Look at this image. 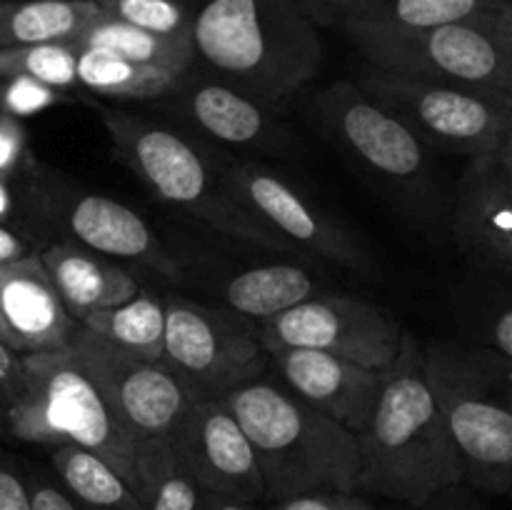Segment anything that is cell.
Returning a JSON list of instances; mask_svg holds the SVG:
<instances>
[{
    "label": "cell",
    "instance_id": "obj_24",
    "mask_svg": "<svg viewBox=\"0 0 512 510\" xmlns=\"http://www.w3.org/2000/svg\"><path fill=\"white\" fill-rule=\"evenodd\" d=\"M80 325L133 358L163 360L165 300L148 290H138V295L115 308L85 315Z\"/></svg>",
    "mask_w": 512,
    "mask_h": 510
},
{
    "label": "cell",
    "instance_id": "obj_40",
    "mask_svg": "<svg viewBox=\"0 0 512 510\" xmlns=\"http://www.w3.org/2000/svg\"><path fill=\"white\" fill-rule=\"evenodd\" d=\"M13 213H15L13 183H5V180H0V223H3V220H8Z\"/></svg>",
    "mask_w": 512,
    "mask_h": 510
},
{
    "label": "cell",
    "instance_id": "obj_41",
    "mask_svg": "<svg viewBox=\"0 0 512 510\" xmlns=\"http://www.w3.org/2000/svg\"><path fill=\"white\" fill-rule=\"evenodd\" d=\"M0 340H3L5 345H10V348H13L15 353H18V343H15V338H13V335H10V330L5 328V320H3V315H0Z\"/></svg>",
    "mask_w": 512,
    "mask_h": 510
},
{
    "label": "cell",
    "instance_id": "obj_34",
    "mask_svg": "<svg viewBox=\"0 0 512 510\" xmlns=\"http://www.w3.org/2000/svg\"><path fill=\"white\" fill-rule=\"evenodd\" d=\"M265 510H375V505L355 490L323 488L275 500V503H268Z\"/></svg>",
    "mask_w": 512,
    "mask_h": 510
},
{
    "label": "cell",
    "instance_id": "obj_18",
    "mask_svg": "<svg viewBox=\"0 0 512 510\" xmlns=\"http://www.w3.org/2000/svg\"><path fill=\"white\" fill-rule=\"evenodd\" d=\"M280 383L300 400L333 418L353 435L368 423L375 408L385 370H370L358 363L308 348H280L268 353Z\"/></svg>",
    "mask_w": 512,
    "mask_h": 510
},
{
    "label": "cell",
    "instance_id": "obj_3",
    "mask_svg": "<svg viewBox=\"0 0 512 510\" xmlns=\"http://www.w3.org/2000/svg\"><path fill=\"white\" fill-rule=\"evenodd\" d=\"M258 458L265 503L310 490H355L358 440L300 400L283 383L263 378L225 395Z\"/></svg>",
    "mask_w": 512,
    "mask_h": 510
},
{
    "label": "cell",
    "instance_id": "obj_15",
    "mask_svg": "<svg viewBox=\"0 0 512 510\" xmlns=\"http://www.w3.org/2000/svg\"><path fill=\"white\" fill-rule=\"evenodd\" d=\"M450 233L478 270L508 275L512 268V140L470 158L455 185Z\"/></svg>",
    "mask_w": 512,
    "mask_h": 510
},
{
    "label": "cell",
    "instance_id": "obj_8",
    "mask_svg": "<svg viewBox=\"0 0 512 510\" xmlns=\"http://www.w3.org/2000/svg\"><path fill=\"white\" fill-rule=\"evenodd\" d=\"M315 123L375 188L423 220L438 218L440 190L430 150L350 80L313 100Z\"/></svg>",
    "mask_w": 512,
    "mask_h": 510
},
{
    "label": "cell",
    "instance_id": "obj_12",
    "mask_svg": "<svg viewBox=\"0 0 512 510\" xmlns=\"http://www.w3.org/2000/svg\"><path fill=\"white\" fill-rule=\"evenodd\" d=\"M25 208L35 218L55 225L68 240L108 255V258L133 260L163 278H178L180 265L168 253L155 230L128 205L98 193H85L48 170L35 165L25 175Z\"/></svg>",
    "mask_w": 512,
    "mask_h": 510
},
{
    "label": "cell",
    "instance_id": "obj_16",
    "mask_svg": "<svg viewBox=\"0 0 512 510\" xmlns=\"http://www.w3.org/2000/svg\"><path fill=\"white\" fill-rule=\"evenodd\" d=\"M158 105L173 120L228 148L280 153L293 145V138L275 115L278 110L198 68L188 70L178 90L158 100Z\"/></svg>",
    "mask_w": 512,
    "mask_h": 510
},
{
    "label": "cell",
    "instance_id": "obj_11",
    "mask_svg": "<svg viewBox=\"0 0 512 510\" xmlns=\"http://www.w3.org/2000/svg\"><path fill=\"white\" fill-rule=\"evenodd\" d=\"M163 363L198 403L225 398L263 378L270 360L255 320L235 310L168 298Z\"/></svg>",
    "mask_w": 512,
    "mask_h": 510
},
{
    "label": "cell",
    "instance_id": "obj_36",
    "mask_svg": "<svg viewBox=\"0 0 512 510\" xmlns=\"http://www.w3.org/2000/svg\"><path fill=\"white\" fill-rule=\"evenodd\" d=\"M0 510H33L23 460L3 450H0Z\"/></svg>",
    "mask_w": 512,
    "mask_h": 510
},
{
    "label": "cell",
    "instance_id": "obj_30",
    "mask_svg": "<svg viewBox=\"0 0 512 510\" xmlns=\"http://www.w3.org/2000/svg\"><path fill=\"white\" fill-rule=\"evenodd\" d=\"M70 100L75 98L68 90H58L40 80L23 78V75L0 78V113H8L13 118H30V115L55 108V105L70 103Z\"/></svg>",
    "mask_w": 512,
    "mask_h": 510
},
{
    "label": "cell",
    "instance_id": "obj_21",
    "mask_svg": "<svg viewBox=\"0 0 512 510\" xmlns=\"http://www.w3.org/2000/svg\"><path fill=\"white\" fill-rule=\"evenodd\" d=\"M320 28H428L483 10L510 8V0H303Z\"/></svg>",
    "mask_w": 512,
    "mask_h": 510
},
{
    "label": "cell",
    "instance_id": "obj_13",
    "mask_svg": "<svg viewBox=\"0 0 512 510\" xmlns=\"http://www.w3.org/2000/svg\"><path fill=\"white\" fill-rule=\"evenodd\" d=\"M265 353L308 348L338 355L370 370H388L398 360L405 330L388 310L353 298L320 293L258 323Z\"/></svg>",
    "mask_w": 512,
    "mask_h": 510
},
{
    "label": "cell",
    "instance_id": "obj_10",
    "mask_svg": "<svg viewBox=\"0 0 512 510\" xmlns=\"http://www.w3.org/2000/svg\"><path fill=\"white\" fill-rule=\"evenodd\" d=\"M353 83L428 150L470 160L512 140V95L430 83L373 65Z\"/></svg>",
    "mask_w": 512,
    "mask_h": 510
},
{
    "label": "cell",
    "instance_id": "obj_38",
    "mask_svg": "<svg viewBox=\"0 0 512 510\" xmlns=\"http://www.w3.org/2000/svg\"><path fill=\"white\" fill-rule=\"evenodd\" d=\"M28 253H30L28 243H25L15 230L5 228V225L0 223V265L13 263V260L23 258V255Z\"/></svg>",
    "mask_w": 512,
    "mask_h": 510
},
{
    "label": "cell",
    "instance_id": "obj_6",
    "mask_svg": "<svg viewBox=\"0 0 512 510\" xmlns=\"http://www.w3.org/2000/svg\"><path fill=\"white\" fill-rule=\"evenodd\" d=\"M335 30L373 68L512 95V5L428 28L340 25Z\"/></svg>",
    "mask_w": 512,
    "mask_h": 510
},
{
    "label": "cell",
    "instance_id": "obj_20",
    "mask_svg": "<svg viewBox=\"0 0 512 510\" xmlns=\"http://www.w3.org/2000/svg\"><path fill=\"white\" fill-rule=\"evenodd\" d=\"M38 255L65 310L78 323L85 315L125 303L140 290L138 280L128 270L73 240L50 245Z\"/></svg>",
    "mask_w": 512,
    "mask_h": 510
},
{
    "label": "cell",
    "instance_id": "obj_22",
    "mask_svg": "<svg viewBox=\"0 0 512 510\" xmlns=\"http://www.w3.org/2000/svg\"><path fill=\"white\" fill-rule=\"evenodd\" d=\"M75 50H78V88H85L100 98L158 103L173 95L188 75V70L180 73V70L160 68V65L133 63L105 50Z\"/></svg>",
    "mask_w": 512,
    "mask_h": 510
},
{
    "label": "cell",
    "instance_id": "obj_7",
    "mask_svg": "<svg viewBox=\"0 0 512 510\" xmlns=\"http://www.w3.org/2000/svg\"><path fill=\"white\" fill-rule=\"evenodd\" d=\"M20 358L30 378V398L10 423L8 438L50 450L58 445L90 450L145 503L150 483L138 450L88 373L70 358L68 350L20 353Z\"/></svg>",
    "mask_w": 512,
    "mask_h": 510
},
{
    "label": "cell",
    "instance_id": "obj_4",
    "mask_svg": "<svg viewBox=\"0 0 512 510\" xmlns=\"http://www.w3.org/2000/svg\"><path fill=\"white\" fill-rule=\"evenodd\" d=\"M120 163L158 200L230 240L273 253H298L278 233L230 200L208 155L163 120L118 108H98Z\"/></svg>",
    "mask_w": 512,
    "mask_h": 510
},
{
    "label": "cell",
    "instance_id": "obj_23",
    "mask_svg": "<svg viewBox=\"0 0 512 510\" xmlns=\"http://www.w3.org/2000/svg\"><path fill=\"white\" fill-rule=\"evenodd\" d=\"M313 295H320V280L310 270L293 263L250 268L225 285V300L230 310L255 323L285 313Z\"/></svg>",
    "mask_w": 512,
    "mask_h": 510
},
{
    "label": "cell",
    "instance_id": "obj_35",
    "mask_svg": "<svg viewBox=\"0 0 512 510\" xmlns=\"http://www.w3.org/2000/svg\"><path fill=\"white\" fill-rule=\"evenodd\" d=\"M25 483H28L30 508L33 510H80L78 503L70 498L68 490L58 480V475L40 465L23 463Z\"/></svg>",
    "mask_w": 512,
    "mask_h": 510
},
{
    "label": "cell",
    "instance_id": "obj_37",
    "mask_svg": "<svg viewBox=\"0 0 512 510\" xmlns=\"http://www.w3.org/2000/svg\"><path fill=\"white\" fill-rule=\"evenodd\" d=\"M200 510H265V508L260 505V500H245V498H235V495H220V493H208V490H203Z\"/></svg>",
    "mask_w": 512,
    "mask_h": 510
},
{
    "label": "cell",
    "instance_id": "obj_14",
    "mask_svg": "<svg viewBox=\"0 0 512 510\" xmlns=\"http://www.w3.org/2000/svg\"><path fill=\"white\" fill-rule=\"evenodd\" d=\"M220 185L233 203L288 240L295 250H308L358 273H375L373 258L358 238L268 165L253 160L230 165L220 173Z\"/></svg>",
    "mask_w": 512,
    "mask_h": 510
},
{
    "label": "cell",
    "instance_id": "obj_9",
    "mask_svg": "<svg viewBox=\"0 0 512 510\" xmlns=\"http://www.w3.org/2000/svg\"><path fill=\"white\" fill-rule=\"evenodd\" d=\"M65 350L105 395L115 420L133 440L153 488L175 455L180 425L193 405L190 395L163 360L133 358L80 323L70 333Z\"/></svg>",
    "mask_w": 512,
    "mask_h": 510
},
{
    "label": "cell",
    "instance_id": "obj_5",
    "mask_svg": "<svg viewBox=\"0 0 512 510\" xmlns=\"http://www.w3.org/2000/svg\"><path fill=\"white\" fill-rule=\"evenodd\" d=\"M423 373L455 445L463 480L488 495L512 490L510 360L490 348L435 345Z\"/></svg>",
    "mask_w": 512,
    "mask_h": 510
},
{
    "label": "cell",
    "instance_id": "obj_33",
    "mask_svg": "<svg viewBox=\"0 0 512 510\" xmlns=\"http://www.w3.org/2000/svg\"><path fill=\"white\" fill-rule=\"evenodd\" d=\"M35 168L33 153L28 145V130L23 120L0 113V180L13 183L25 178Z\"/></svg>",
    "mask_w": 512,
    "mask_h": 510
},
{
    "label": "cell",
    "instance_id": "obj_2",
    "mask_svg": "<svg viewBox=\"0 0 512 510\" xmlns=\"http://www.w3.org/2000/svg\"><path fill=\"white\" fill-rule=\"evenodd\" d=\"M355 440V493L418 508L463 483V465L430 393L413 335L405 333L398 360L385 370L373 413Z\"/></svg>",
    "mask_w": 512,
    "mask_h": 510
},
{
    "label": "cell",
    "instance_id": "obj_1",
    "mask_svg": "<svg viewBox=\"0 0 512 510\" xmlns=\"http://www.w3.org/2000/svg\"><path fill=\"white\" fill-rule=\"evenodd\" d=\"M195 68L278 110L318 78L320 25L303 0H190Z\"/></svg>",
    "mask_w": 512,
    "mask_h": 510
},
{
    "label": "cell",
    "instance_id": "obj_29",
    "mask_svg": "<svg viewBox=\"0 0 512 510\" xmlns=\"http://www.w3.org/2000/svg\"><path fill=\"white\" fill-rule=\"evenodd\" d=\"M110 18L163 38H190V0H95Z\"/></svg>",
    "mask_w": 512,
    "mask_h": 510
},
{
    "label": "cell",
    "instance_id": "obj_26",
    "mask_svg": "<svg viewBox=\"0 0 512 510\" xmlns=\"http://www.w3.org/2000/svg\"><path fill=\"white\" fill-rule=\"evenodd\" d=\"M98 13L95 0H0V48L73 40Z\"/></svg>",
    "mask_w": 512,
    "mask_h": 510
},
{
    "label": "cell",
    "instance_id": "obj_39",
    "mask_svg": "<svg viewBox=\"0 0 512 510\" xmlns=\"http://www.w3.org/2000/svg\"><path fill=\"white\" fill-rule=\"evenodd\" d=\"M418 510H480L475 503H468V500H443L438 495L428 500V503L418 505Z\"/></svg>",
    "mask_w": 512,
    "mask_h": 510
},
{
    "label": "cell",
    "instance_id": "obj_19",
    "mask_svg": "<svg viewBox=\"0 0 512 510\" xmlns=\"http://www.w3.org/2000/svg\"><path fill=\"white\" fill-rule=\"evenodd\" d=\"M0 315L18 353L65 350L78 325L65 310L38 253L0 265Z\"/></svg>",
    "mask_w": 512,
    "mask_h": 510
},
{
    "label": "cell",
    "instance_id": "obj_17",
    "mask_svg": "<svg viewBox=\"0 0 512 510\" xmlns=\"http://www.w3.org/2000/svg\"><path fill=\"white\" fill-rule=\"evenodd\" d=\"M175 453L200 490L265 500L255 450L225 398L190 405L175 440Z\"/></svg>",
    "mask_w": 512,
    "mask_h": 510
},
{
    "label": "cell",
    "instance_id": "obj_31",
    "mask_svg": "<svg viewBox=\"0 0 512 510\" xmlns=\"http://www.w3.org/2000/svg\"><path fill=\"white\" fill-rule=\"evenodd\" d=\"M200 498H203V490L175 453L168 468L153 483L143 505L145 510H200Z\"/></svg>",
    "mask_w": 512,
    "mask_h": 510
},
{
    "label": "cell",
    "instance_id": "obj_28",
    "mask_svg": "<svg viewBox=\"0 0 512 510\" xmlns=\"http://www.w3.org/2000/svg\"><path fill=\"white\" fill-rule=\"evenodd\" d=\"M40 80L58 90L78 88V50L70 40L0 48V78Z\"/></svg>",
    "mask_w": 512,
    "mask_h": 510
},
{
    "label": "cell",
    "instance_id": "obj_27",
    "mask_svg": "<svg viewBox=\"0 0 512 510\" xmlns=\"http://www.w3.org/2000/svg\"><path fill=\"white\" fill-rule=\"evenodd\" d=\"M53 473L80 510H145L133 488L108 463L78 445L53 448Z\"/></svg>",
    "mask_w": 512,
    "mask_h": 510
},
{
    "label": "cell",
    "instance_id": "obj_25",
    "mask_svg": "<svg viewBox=\"0 0 512 510\" xmlns=\"http://www.w3.org/2000/svg\"><path fill=\"white\" fill-rule=\"evenodd\" d=\"M70 43L75 48L105 50V53L133 60V63L160 65V68L180 70V73L195 68L190 38H163V35L145 33V30L123 23V20L110 18L103 10L95 18H90Z\"/></svg>",
    "mask_w": 512,
    "mask_h": 510
},
{
    "label": "cell",
    "instance_id": "obj_32",
    "mask_svg": "<svg viewBox=\"0 0 512 510\" xmlns=\"http://www.w3.org/2000/svg\"><path fill=\"white\" fill-rule=\"evenodd\" d=\"M30 398V378L23 358L0 340V435L8 438V428L25 400Z\"/></svg>",
    "mask_w": 512,
    "mask_h": 510
}]
</instances>
